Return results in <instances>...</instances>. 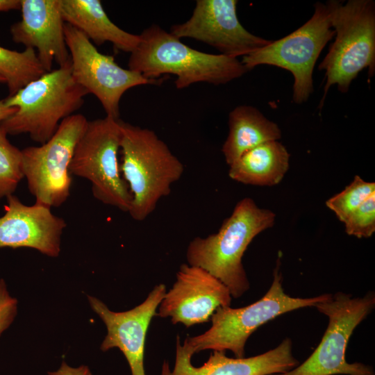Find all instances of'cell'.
Returning <instances> with one entry per match:
<instances>
[{
    "instance_id": "cell-1",
    "label": "cell",
    "mask_w": 375,
    "mask_h": 375,
    "mask_svg": "<svg viewBox=\"0 0 375 375\" xmlns=\"http://www.w3.org/2000/svg\"><path fill=\"white\" fill-rule=\"evenodd\" d=\"M139 35V44L128 59V69L151 80L163 74L174 75L178 89L200 82L225 84L248 71L238 58L194 49L157 24Z\"/></svg>"
},
{
    "instance_id": "cell-2",
    "label": "cell",
    "mask_w": 375,
    "mask_h": 375,
    "mask_svg": "<svg viewBox=\"0 0 375 375\" xmlns=\"http://www.w3.org/2000/svg\"><path fill=\"white\" fill-rule=\"evenodd\" d=\"M275 217L251 198L242 199L216 233L196 237L190 242L188 264L204 269L228 288L232 297H240L250 288L243 255L256 235L273 226Z\"/></svg>"
},
{
    "instance_id": "cell-3",
    "label": "cell",
    "mask_w": 375,
    "mask_h": 375,
    "mask_svg": "<svg viewBox=\"0 0 375 375\" xmlns=\"http://www.w3.org/2000/svg\"><path fill=\"white\" fill-rule=\"evenodd\" d=\"M119 123V169L132 197L128 212L133 219L143 221L159 200L169 194L184 166L154 131L121 119Z\"/></svg>"
},
{
    "instance_id": "cell-4",
    "label": "cell",
    "mask_w": 375,
    "mask_h": 375,
    "mask_svg": "<svg viewBox=\"0 0 375 375\" xmlns=\"http://www.w3.org/2000/svg\"><path fill=\"white\" fill-rule=\"evenodd\" d=\"M88 92L72 75L71 61L26 84L3 102L17 112L0 122L7 135L27 133L41 144L49 140L60 122L84 102Z\"/></svg>"
},
{
    "instance_id": "cell-5",
    "label": "cell",
    "mask_w": 375,
    "mask_h": 375,
    "mask_svg": "<svg viewBox=\"0 0 375 375\" xmlns=\"http://www.w3.org/2000/svg\"><path fill=\"white\" fill-rule=\"evenodd\" d=\"M331 296V294L312 298L289 296L283 290L277 265L272 283L262 298L242 308H218L210 318V328L197 336L187 337L183 346L192 356L211 349L231 351L235 358H244L248 338L260 326L284 313L305 307H315Z\"/></svg>"
},
{
    "instance_id": "cell-6",
    "label": "cell",
    "mask_w": 375,
    "mask_h": 375,
    "mask_svg": "<svg viewBox=\"0 0 375 375\" xmlns=\"http://www.w3.org/2000/svg\"><path fill=\"white\" fill-rule=\"evenodd\" d=\"M331 24L335 38L319 65L325 71L323 104L331 86L342 93L365 68L373 76L375 66V4L372 0L333 1Z\"/></svg>"
},
{
    "instance_id": "cell-7",
    "label": "cell",
    "mask_w": 375,
    "mask_h": 375,
    "mask_svg": "<svg viewBox=\"0 0 375 375\" xmlns=\"http://www.w3.org/2000/svg\"><path fill=\"white\" fill-rule=\"evenodd\" d=\"M333 1L315 4L312 17L288 35L242 57L241 62L251 70L260 65L278 67L294 77L293 101L306 102L313 92L312 72L316 61L335 35L331 24Z\"/></svg>"
},
{
    "instance_id": "cell-8",
    "label": "cell",
    "mask_w": 375,
    "mask_h": 375,
    "mask_svg": "<svg viewBox=\"0 0 375 375\" xmlns=\"http://www.w3.org/2000/svg\"><path fill=\"white\" fill-rule=\"evenodd\" d=\"M315 307L328 319L320 343L301 365L276 375H375L372 367L349 363L345 358L353 331L375 307L374 293L353 298L349 294L338 292Z\"/></svg>"
},
{
    "instance_id": "cell-9",
    "label": "cell",
    "mask_w": 375,
    "mask_h": 375,
    "mask_svg": "<svg viewBox=\"0 0 375 375\" xmlns=\"http://www.w3.org/2000/svg\"><path fill=\"white\" fill-rule=\"evenodd\" d=\"M119 121L108 116L88 121L76 144L69 169L71 174L90 181L97 200L128 212L132 197L122 178L117 157Z\"/></svg>"
},
{
    "instance_id": "cell-10",
    "label": "cell",
    "mask_w": 375,
    "mask_h": 375,
    "mask_svg": "<svg viewBox=\"0 0 375 375\" xmlns=\"http://www.w3.org/2000/svg\"><path fill=\"white\" fill-rule=\"evenodd\" d=\"M88 122L83 115L73 114L60 122L45 143L22 150L24 177L36 203L58 207L69 197V165Z\"/></svg>"
},
{
    "instance_id": "cell-11",
    "label": "cell",
    "mask_w": 375,
    "mask_h": 375,
    "mask_svg": "<svg viewBox=\"0 0 375 375\" xmlns=\"http://www.w3.org/2000/svg\"><path fill=\"white\" fill-rule=\"evenodd\" d=\"M64 33L74 81L99 99L106 116L119 119V102L128 90L156 83V80L121 67L113 56L100 53L81 31L65 22Z\"/></svg>"
},
{
    "instance_id": "cell-12",
    "label": "cell",
    "mask_w": 375,
    "mask_h": 375,
    "mask_svg": "<svg viewBox=\"0 0 375 375\" xmlns=\"http://www.w3.org/2000/svg\"><path fill=\"white\" fill-rule=\"evenodd\" d=\"M236 0H197L191 17L174 24L170 33L181 39L192 38L217 49L220 54L238 58L271 42L249 32L240 22Z\"/></svg>"
},
{
    "instance_id": "cell-13",
    "label": "cell",
    "mask_w": 375,
    "mask_h": 375,
    "mask_svg": "<svg viewBox=\"0 0 375 375\" xmlns=\"http://www.w3.org/2000/svg\"><path fill=\"white\" fill-rule=\"evenodd\" d=\"M231 300L229 290L216 277L201 267L182 264L156 316L189 328L208 322L218 308L230 306Z\"/></svg>"
},
{
    "instance_id": "cell-14",
    "label": "cell",
    "mask_w": 375,
    "mask_h": 375,
    "mask_svg": "<svg viewBox=\"0 0 375 375\" xmlns=\"http://www.w3.org/2000/svg\"><path fill=\"white\" fill-rule=\"evenodd\" d=\"M165 293L166 286L158 284L142 303L123 312H114L100 299L88 296L91 308L107 328V335L100 349L106 351L118 348L128 363L131 375H146L144 365L146 335Z\"/></svg>"
},
{
    "instance_id": "cell-15",
    "label": "cell",
    "mask_w": 375,
    "mask_h": 375,
    "mask_svg": "<svg viewBox=\"0 0 375 375\" xmlns=\"http://www.w3.org/2000/svg\"><path fill=\"white\" fill-rule=\"evenodd\" d=\"M22 19L10 27L12 40L33 49L46 72L70 62L60 0H20Z\"/></svg>"
},
{
    "instance_id": "cell-16",
    "label": "cell",
    "mask_w": 375,
    "mask_h": 375,
    "mask_svg": "<svg viewBox=\"0 0 375 375\" xmlns=\"http://www.w3.org/2000/svg\"><path fill=\"white\" fill-rule=\"evenodd\" d=\"M6 198V212L0 217V248L27 247L58 257L65 221L48 206L25 205L13 194Z\"/></svg>"
},
{
    "instance_id": "cell-17",
    "label": "cell",
    "mask_w": 375,
    "mask_h": 375,
    "mask_svg": "<svg viewBox=\"0 0 375 375\" xmlns=\"http://www.w3.org/2000/svg\"><path fill=\"white\" fill-rule=\"evenodd\" d=\"M192 356L177 335L174 368L170 369L165 360L160 375H276L299 364L292 355V341L288 338L274 349L249 358H230L225 351H213L203 365L195 367L191 362Z\"/></svg>"
},
{
    "instance_id": "cell-18",
    "label": "cell",
    "mask_w": 375,
    "mask_h": 375,
    "mask_svg": "<svg viewBox=\"0 0 375 375\" xmlns=\"http://www.w3.org/2000/svg\"><path fill=\"white\" fill-rule=\"evenodd\" d=\"M60 4L64 22L81 31L96 44L109 42L116 49L131 53L139 44L140 35L115 24L99 0H60Z\"/></svg>"
},
{
    "instance_id": "cell-19",
    "label": "cell",
    "mask_w": 375,
    "mask_h": 375,
    "mask_svg": "<svg viewBox=\"0 0 375 375\" xmlns=\"http://www.w3.org/2000/svg\"><path fill=\"white\" fill-rule=\"evenodd\" d=\"M228 126L222 151L229 166L249 150L281 137L278 126L250 106L235 108L229 113Z\"/></svg>"
},
{
    "instance_id": "cell-20",
    "label": "cell",
    "mask_w": 375,
    "mask_h": 375,
    "mask_svg": "<svg viewBox=\"0 0 375 375\" xmlns=\"http://www.w3.org/2000/svg\"><path fill=\"white\" fill-rule=\"evenodd\" d=\"M290 154L278 140L262 143L244 153L229 166V177L258 186L279 183L289 168Z\"/></svg>"
},
{
    "instance_id": "cell-21",
    "label": "cell",
    "mask_w": 375,
    "mask_h": 375,
    "mask_svg": "<svg viewBox=\"0 0 375 375\" xmlns=\"http://www.w3.org/2000/svg\"><path fill=\"white\" fill-rule=\"evenodd\" d=\"M45 72L33 49L17 51L0 46V75L6 81L8 96Z\"/></svg>"
},
{
    "instance_id": "cell-22",
    "label": "cell",
    "mask_w": 375,
    "mask_h": 375,
    "mask_svg": "<svg viewBox=\"0 0 375 375\" xmlns=\"http://www.w3.org/2000/svg\"><path fill=\"white\" fill-rule=\"evenodd\" d=\"M23 178L22 150L9 142L0 128V199L12 194Z\"/></svg>"
},
{
    "instance_id": "cell-23",
    "label": "cell",
    "mask_w": 375,
    "mask_h": 375,
    "mask_svg": "<svg viewBox=\"0 0 375 375\" xmlns=\"http://www.w3.org/2000/svg\"><path fill=\"white\" fill-rule=\"evenodd\" d=\"M374 193L375 183L367 182L356 175L342 191L328 199L326 205L344 223L357 208Z\"/></svg>"
},
{
    "instance_id": "cell-24",
    "label": "cell",
    "mask_w": 375,
    "mask_h": 375,
    "mask_svg": "<svg viewBox=\"0 0 375 375\" xmlns=\"http://www.w3.org/2000/svg\"><path fill=\"white\" fill-rule=\"evenodd\" d=\"M344 224L349 235L358 238L371 237L375 231V193L357 208Z\"/></svg>"
},
{
    "instance_id": "cell-25",
    "label": "cell",
    "mask_w": 375,
    "mask_h": 375,
    "mask_svg": "<svg viewBox=\"0 0 375 375\" xmlns=\"http://www.w3.org/2000/svg\"><path fill=\"white\" fill-rule=\"evenodd\" d=\"M18 301L12 297L3 278H0V335L9 328L17 314Z\"/></svg>"
},
{
    "instance_id": "cell-26",
    "label": "cell",
    "mask_w": 375,
    "mask_h": 375,
    "mask_svg": "<svg viewBox=\"0 0 375 375\" xmlns=\"http://www.w3.org/2000/svg\"><path fill=\"white\" fill-rule=\"evenodd\" d=\"M48 375H92L88 366L81 365L78 367L69 366L62 362L60 368L56 372H49Z\"/></svg>"
},
{
    "instance_id": "cell-27",
    "label": "cell",
    "mask_w": 375,
    "mask_h": 375,
    "mask_svg": "<svg viewBox=\"0 0 375 375\" xmlns=\"http://www.w3.org/2000/svg\"><path fill=\"white\" fill-rule=\"evenodd\" d=\"M20 7V0H0V12L19 10Z\"/></svg>"
},
{
    "instance_id": "cell-28",
    "label": "cell",
    "mask_w": 375,
    "mask_h": 375,
    "mask_svg": "<svg viewBox=\"0 0 375 375\" xmlns=\"http://www.w3.org/2000/svg\"><path fill=\"white\" fill-rule=\"evenodd\" d=\"M17 110L16 108L8 107L3 100L0 101V122L15 113Z\"/></svg>"
},
{
    "instance_id": "cell-29",
    "label": "cell",
    "mask_w": 375,
    "mask_h": 375,
    "mask_svg": "<svg viewBox=\"0 0 375 375\" xmlns=\"http://www.w3.org/2000/svg\"><path fill=\"white\" fill-rule=\"evenodd\" d=\"M0 83H6V81L4 79V78L3 76H1L0 75Z\"/></svg>"
}]
</instances>
